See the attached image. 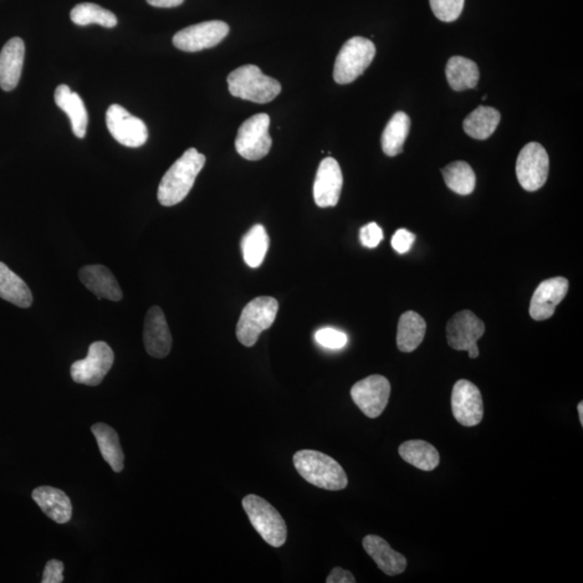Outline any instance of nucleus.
Listing matches in <instances>:
<instances>
[{"instance_id": "obj_8", "label": "nucleus", "mask_w": 583, "mask_h": 583, "mask_svg": "<svg viewBox=\"0 0 583 583\" xmlns=\"http://www.w3.org/2000/svg\"><path fill=\"white\" fill-rule=\"evenodd\" d=\"M115 356L111 348L104 341H95L89 347L88 356L73 363L70 376L77 383L94 387L103 382L109 374Z\"/></svg>"}, {"instance_id": "obj_21", "label": "nucleus", "mask_w": 583, "mask_h": 583, "mask_svg": "<svg viewBox=\"0 0 583 583\" xmlns=\"http://www.w3.org/2000/svg\"><path fill=\"white\" fill-rule=\"evenodd\" d=\"M32 497L43 513L56 523L65 524L71 519L73 505L69 496L62 490L51 486H40L34 489Z\"/></svg>"}, {"instance_id": "obj_13", "label": "nucleus", "mask_w": 583, "mask_h": 583, "mask_svg": "<svg viewBox=\"0 0 583 583\" xmlns=\"http://www.w3.org/2000/svg\"><path fill=\"white\" fill-rule=\"evenodd\" d=\"M106 125L112 137L121 145L137 148L144 145L148 139L144 121L119 104H112L107 110Z\"/></svg>"}, {"instance_id": "obj_22", "label": "nucleus", "mask_w": 583, "mask_h": 583, "mask_svg": "<svg viewBox=\"0 0 583 583\" xmlns=\"http://www.w3.org/2000/svg\"><path fill=\"white\" fill-rule=\"evenodd\" d=\"M55 104L69 116L74 135L84 139L88 127L89 116L83 99L71 92L69 86L61 85L54 92Z\"/></svg>"}, {"instance_id": "obj_37", "label": "nucleus", "mask_w": 583, "mask_h": 583, "mask_svg": "<svg viewBox=\"0 0 583 583\" xmlns=\"http://www.w3.org/2000/svg\"><path fill=\"white\" fill-rule=\"evenodd\" d=\"M64 564L58 560H51L45 564L43 583H61L64 580Z\"/></svg>"}, {"instance_id": "obj_35", "label": "nucleus", "mask_w": 583, "mask_h": 583, "mask_svg": "<svg viewBox=\"0 0 583 583\" xmlns=\"http://www.w3.org/2000/svg\"><path fill=\"white\" fill-rule=\"evenodd\" d=\"M382 229L374 222L368 223L360 229V242L363 247L374 249L382 242Z\"/></svg>"}, {"instance_id": "obj_3", "label": "nucleus", "mask_w": 583, "mask_h": 583, "mask_svg": "<svg viewBox=\"0 0 583 583\" xmlns=\"http://www.w3.org/2000/svg\"><path fill=\"white\" fill-rule=\"evenodd\" d=\"M227 83L230 94L259 104L269 103L283 89L278 80L264 75L258 66L252 64L232 71Z\"/></svg>"}, {"instance_id": "obj_30", "label": "nucleus", "mask_w": 583, "mask_h": 583, "mask_svg": "<svg viewBox=\"0 0 583 583\" xmlns=\"http://www.w3.org/2000/svg\"><path fill=\"white\" fill-rule=\"evenodd\" d=\"M268 249L269 236L263 225H254L242 240L243 259L250 268H259L263 264Z\"/></svg>"}, {"instance_id": "obj_32", "label": "nucleus", "mask_w": 583, "mask_h": 583, "mask_svg": "<svg viewBox=\"0 0 583 583\" xmlns=\"http://www.w3.org/2000/svg\"><path fill=\"white\" fill-rule=\"evenodd\" d=\"M70 19L79 27H86L89 24H99L106 29L115 28L119 20L110 10L102 8L99 4L91 3H83L77 4L71 10Z\"/></svg>"}, {"instance_id": "obj_31", "label": "nucleus", "mask_w": 583, "mask_h": 583, "mask_svg": "<svg viewBox=\"0 0 583 583\" xmlns=\"http://www.w3.org/2000/svg\"><path fill=\"white\" fill-rule=\"evenodd\" d=\"M445 184L454 193L468 196L472 193L477 177L472 168L464 161H455L442 168Z\"/></svg>"}, {"instance_id": "obj_2", "label": "nucleus", "mask_w": 583, "mask_h": 583, "mask_svg": "<svg viewBox=\"0 0 583 583\" xmlns=\"http://www.w3.org/2000/svg\"><path fill=\"white\" fill-rule=\"evenodd\" d=\"M293 463L300 477L309 484L326 490L345 489L348 478L345 470L326 454L303 449L294 454Z\"/></svg>"}, {"instance_id": "obj_18", "label": "nucleus", "mask_w": 583, "mask_h": 583, "mask_svg": "<svg viewBox=\"0 0 583 583\" xmlns=\"http://www.w3.org/2000/svg\"><path fill=\"white\" fill-rule=\"evenodd\" d=\"M79 279L99 300L119 301L124 296L119 281L103 265L85 266L79 270Z\"/></svg>"}, {"instance_id": "obj_20", "label": "nucleus", "mask_w": 583, "mask_h": 583, "mask_svg": "<svg viewBox=\"0 0 583 583\" xmlns=\"http://www.w3.org/2000/svg\"><path fill=\"white\" fill-rule=\"evenodd\" d=\"M25 45L21 38L14 37L4 45L0 53V88L12 91L21 78Z\"/></svg>"}, {"instance_id": "obj_27", "label": "nucleus", "mask_w": 583, "mask_h": 583, "mask_svg": "<svg viewBox=\"0 0 583 583\" xmlns=\"http://www.w3.org/2000/svg\"><path fill=\"white\" fill-rule=\"evenodd\" d=\"M500 112L493 107L479 106L464 120V130L475 140H486L497 129Z\"/></svg>"}, {"instance_id": "obj_4", "label": "nucleus", "mask_w": 583, "mask_h": 583, "mask_svg": "<svg viewBox=\"0 0 583 583\" xmlns=\"http://www.w3.org/2000/svg\"><path fill=\"white\" fill-rule=\"evenodd\" d=\"M242 507L255 530L275 548L283 546L288 538L285 521L267 500L258 495H248L242 500Z\"/></svg>"}, {"instance_id": "obj_7", "label": "nucleus", "mask_w": 583, "mask_h": 583, "mask_svg": "<svg viewBox=\"0 0 583 583\" xmlns=\"http://www.w3.org/2000/svg\"><path fill=\"white\" fill-rule=\"evenodd\" d=\"M270 119L267 114H258L245 120L238 130L234 146L244 160L257 161L268 155L273 140L269 135Z\"/></svg>"}, {"instance_id": "obj_14", "label": "nucleus", "mask_w": 583, "mask_h": 583, "mask_svg": "<svg viewBox=\"0 0 583 583\" xmlns=\"http://www.w3.org/2000/svg\"><path fill=\"white\" fill-rule=\"evenodd\" d=\"M452 411L455 419L463 426H478L484 415L483 398L480 389L467 380H460L455 383Z\"/></svg>"}, {"instance_id": "obj_15", "label": "nucleus", "mask_w": 583, "mask_h": 583, "mask_svg": "<svg viewBox=\"0 0 583 583\" xmlns=\"http://www.w3.org/2000/svg\"><path fill=\"white\" fill-rule=\"evenodd\" d=\"M342 183L341 168L334 158L322 160L316 171L314 185V198L320 208L335 207L340 201Z\"/></svg>"}, {"instance_id": "obj_19", "label": "nucleus", "mask_w": 583, "mask_h": 583, "mask_svg": "<svg viewBox=\"0 0 583 583\" xmlns=\"http://www.w3.org/2000/svg\"><path fill=\"white\" fill-rule=\"evenodd\" d=\"M362 545L366 554L374 560L378 569L387 576L401 575L406 570V557L393 550L382 537L368 535L363 539Z\"/></svg>"}, {"instance_id": "obj_40", "label": "nucleus", "mask_w": 583, "mask_h": 583, "mask_svg": "<svg viewBox=\"0 0 583 583\" xmlns=\"http://www.w3.org/2000/svg\"><path fill=\"white\" fill-rule=\"evenodd\" d=\"M578 413H579V419L581 426L583 427V402L578 404Z\"/></svg>"}, {"instance_id": "obj_29", "label": "nucleus", "mask_w": 583, "mask_h": 583, "mask_svg": "<svg viewBox=\"0 0 583 583\" xmlns=\"http://www.w3.org/2000/svg\"><path fill=\"white\" fill-rule=\"evenodd\" d=\"M410 129V117L403 111L396 112L382 132V147L383 152L389 157H395L401 153Z\"/></svg>"}, {"instance_id": "obj_10", "label": "nucleus", "mask_w": 583, "mask_h": 583, "mask_svg": "<svg viewBox=\"0 0 583 583\" xmlns=\"http://www.w3.org/2000/svg\"><path fill=\"white\" fill-rule=\"evenodd\" d=\"M485 324L472 311L463 310L448 322V345L455 350L468 351L472 359L480 355L478 341L484 335Z\"/></svg>"}, {"instance_id": "obj_26", "label": "nucleus", "mask_w": 583, "mask_h": 583, "mask_svg": "<svg viewBox=\"0 0 583 583\" xmlns=\"http://www.w3.org/2000/svg\"><path fill=\"white\" fill-rule=\"evenodd\" d=\"M398 454L407 464L423 472H432L439 464L438 449L423 439H411L401 444Z\"/></svg>"}, {"instance_id": "obj_38", "label": "nucleus", "mask_w": 583, "mask_h": 583, "mask_svg": "<svg viewBox=\"0 0 583 583\" xmlns=\"http://www.w3.org/2000/svg\"><path fill=\"white\" fill-rule=\"evenodd\" d=\"M356 578L349 571L335 567L326 578V583H356Z\"/></svg>"}, {"instance_id": "obj_11", "label": "nucleus", "mask_w": 583, "mask_h": 583, "mask_svg": "<svg viewBox=\"0 0 583 583\" xmlns=\"http://www.w3.org/2000/svg\"><path fill=\"white\" fill-rule=\"evenodd\" d=\"M391 385L386 377L372 375L351 388L352 400L368 418L380 417L390 398Z\"/></svg>"}, {"instance_id": "obj_34", "label": "nucleus", "mask_w": 583, "mask_h": 583, "mask_svg": "<svg viewBox=\"0 0 583 583\" xmlns=\"http://www.w3.org/2000/svg\"><path fill=\"white\" fill-rule=\"evenodd\" d=\"M316 341L327 349H341L347 345V335L342 332L331 327H324L316 333Z\"/></svg>"}, {"instance_id": "obj_17", "label": "nucleus", "mask_w": 583, "mask_h": 583, "mask_svg": "<svg viewBox=\"0 0 583 583\" xmlns=\"http://www.w3.org/2000/svg\"><path fill=\"white\" fill-rule=\"evenodd\" d=\"M143 336L148 355L162 359L170 354L172 335L160 307L153 306L147 311Z\"/></svg>"}, {"instance_id": "obj_24", "label": "nucleus", "mask_w": 583, "mask_h": 583, "mask_svg": "<svg viewBox=\"0 0 583 583\" xmlns=\"http://www.w3.org/2000/svg\"><path fill=\"white\" fill-rule=\"evenodd\" d=\"M427 324L415 311H406L398 324L397 346L402 352H413L422 344L426 335Z\"/></svg>"}, {"instance_id": "obj_12", "label": "nucleus", "mask_w": 583, "mask_h": 583, "mask_svg": "<svg viewBox=\"0 0 583 583\" xmlns=\"http://www.w3.org/2000/svg\"><path fill=\"white\" fill-rule=\"evenodd\" d=\"M229 34V25L223 21H208L180 30L173 37L174 47L185 53H198L216 47Z\"/></svg>"}, {"instance_id": "obj_33", "label": "nucleus", "mask_w": 583, "mask_h": 583, "mask_svg": "<svg viewBox=\"0 0 583 583\" xmlns=\"http://www.w3.org/2000/svg\"><path fill=\"white\" fill-rule=\"evenodd\" d=\"M432 12L442 22H454L462 15L464 0H431Z\"/></svg>"}, {"instance_id": "obj_36", "label": "nucleus", "mask_w": 583, "mask_h": 583, "mask_svg": "<svg viewBox=\"0 0 583 583\" xmlns=\"http://www.w3.org/2000/svg\"><path fill=\"white\" fill-rule=\"evenodd\" d=\"M415 239V234L408 232L407 229H398L393 234L391 245L398 254H406L413 247Z\"/></svg>"}, {"instance_id": "obj_28", "label": "nucleus", "mask_w": 583, "mask_h": 583, "mask_svg": "<svg viewBox=\"0 0 583 583\" xmlns=\"http://www.w3.org/2000/svg\"><path fill=\"white\" fill-rule=\"evenodd\" d=\"M447 78L449 86L455 91L473 89L480 79V70L473 61L453 56L447 65Z\"/></svg>"}, {"instance_id": "obj_39", "label": "nucleus", "mask_w": 583, "mask_h": 583, "mask_svg": "<svg viewBox=\"0 0 583 583\" xmlns=\"http://www.w3.org/2000/svg\"><path fill=\"white\" fill-rule=\"evenodd\" d=\"M146 2L156 8H174L181 6L184 0H146Z\"/></svg>"}, {"instance_id": "obj_25", "label": "nucleus", "mask_w": 583, "mask_h": 583, "mask_svg": "<svg viewBox=\"0 0 583 583\" xmlns=\"http://www.w3.org/2000/svg\"><path fill=\"white\" fill-rule=\"evenodd\" d=\"M0 298L21 308L33 304V295L27 283L7 265L0 262Z\"/></svg>"}, {"instance_id": "obj_16", "label": "nucleus", "mask_w": 583, "mask_h": 583, "mask_svg": "<svg viewBox=\"0 0 583 583\" xmlns=\"http://www.w3.org/2000/svg\"><path fill=\"white\" fill-rule=\"evenodd\" d=\"M569 288V280L566 278L556 277L542 281L530 300L531 318L536 321L550 319L555 313L556 306L565 299Z\"/></svg>"}, {"instance_id": "obj_5", "label": "nucleus", "mask_w": 583, "mask_h": 583, "mask_svg": "<svg viewBox=\"0 0 583 583\" xmlns=\"http://www.w3.org/2000/svg\"><path fill=\"white\" fill-rule=\"evenodd\" d=\"M278 310L277 300L269 296L250 300L244 307L237 324L236 335L240 344L245 347L257 344L259 335L274 324Z\"/></svg>"}, {"instance_id": "obj_1", "label": "nucleus", "mask_w": 583, "mask_h": 583, "mask_svg": "<svg viewBox=\"0 0 583 583\" xmlns=\"http://www.w3.org/2000/svg\"><path fill=\"white\" fill-rule=\"evenodd\" d=\"M204 165L206 156L196 148H189L163 176L158 188V201L163 207H173L182 202L192 191Z\"/></svg>"}, {"instance_id": "obj_9", "label": "nucleus", "mask_w": 583, "mask_h": 583, "mask_svg": "<svg viewBox=\"0 0 583 583\" xmlns=\"http://www.w3.org/2000/svg\"><path fill=\"white\" fill-rule=\"evenodd\" d=\"M548 152L539 143L531 142L524 146L516 160V177L521 186L528 192L538 191L549 176Z\"/></svg>"}, {"instance_id": "obj_23", "label": "nucleus", "mask_w": 583, "mask_h": 583, "mask_svg": "<svg viewBox=\"0 0 583 583\" xmlns=\"http://www.w3.org/2000/svg\"><path fill=\"white\" fill-rule=\"evenodd\" d=\"M91 431L96 439L105 462L115 472H121L125 467V455L122 452L119 434L109 424L103 423L94 424Z\"/></svg>"}, {"instance_id": "obj_6", "label": "nucleus", "mask_w": 583, "mask_h": 583, "mask_svg": "<svg viewBox=\"0 0 583 583\" xmlns=\"http://www.w3.org/2000/svg\"><path fill=\"white\" fill-rule=\"evenodd\" d=\"M375 45L365 37H352L342 45L334 65V80L340 85L354 83L374 60Z\"/></svg>"}]
</instances>
